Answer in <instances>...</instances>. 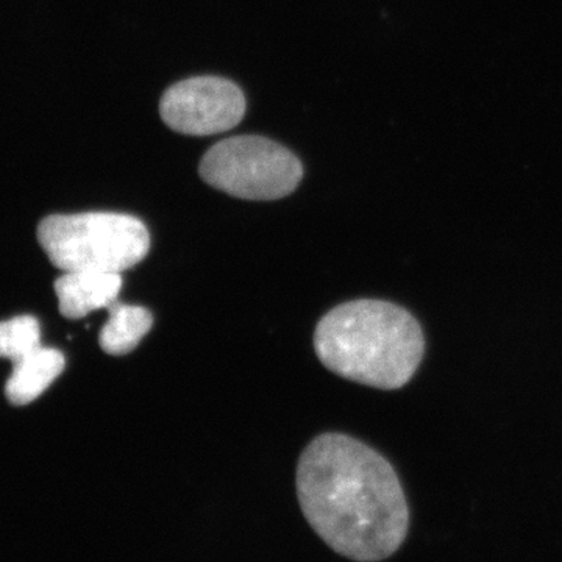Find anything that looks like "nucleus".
Wrapping results in <instances>:
<instances>
[{
  "mask_svg": "<svg viewBox=\"0 0 562 562\" xmlns=\"http://www.w3.org/2000/svg\"><path fill=\"white\" fill-rule=\"evenodd\" d=\"M295 484L310 527L344 558L387 560L408 536L409 506L397 472L358 439L339 432L314 439L299 460Z\"/></svg>",
  "mask_w": 562,
  "mask_h": 562,
  "instance_id": "obj_1",
  "label": "nucleus"
},
{
  "mask_svg": "<svg viewBox=\"0 0 562 562\" xmlns=\"http://www.w3.org/2000/svg\"><path fill=\"white\" fill-rule=\"evenodd\" d=\"M314 349L328 371L350 382L401 390L425 355L419 321L401 305L376 299L342 303L314 331Z\"/></svg>",
  "mask_w": 562,
  "mask_h": 562,
  "instance_id": "obj_2",
  "label": "nucleus"
},
{
  "mask_svg": "<svg viewBox=\"0 0 562 562\" xmlns=\"http://www.w3.org/2000/svg\"><path fill=\"white\" fill-rule=\"evenodd\" d=\"M38 241L61 272L122 273L150 249V235L138 217L111 211L54 214L41 221Z\"/></svg>",
  "mask_w": 562,
  "mask_h": 562,
  "instance_id": "obj_3",
  "label": "nucleus"
},
{
  "mask_svg": "<svg viewBox=\"0 0 562 562\" xmlns=\"http://www.w3.org/2000/svg\"><path fill=\"white\" fill-rule=\"evenodd\" d=\"M210 187L246 201H277L302 181V162L286 147L261 136L220 140L199 168Z\"/></svg>",
  "mask_w": 562,
  "mask_h": 562,
  "instance_id": "obj_4",
  "label": "nucleus"
},
{
  "mask_svg": "<svg viewBox=\"0 0 562 562\" xmlns=\"http://www.w3.org/2000/svg\"><path fill=\"white\" fill-rule=\"evenodd\" d=\"M161 120L181 135L209 136L232 131L246 114L238 85L221 77H194L162 94Z\"/></svg>",
  "mask_w": 562,
  "mask_h": 562,
  "instance_id": "obj_5",
  "label": "nucleus"
},
{
  "mask_svg": "<svg viewBox=\"0 0 562 562\" xmlns=\"http://www.w3.org/2000/svg\"><path fill=\"white\" fill-rule=\"evenodd\" d=\"M121 288L122 277L117 272L69 271L55 281L58 308L68 319H81L109 308L117 301Z\"/></svg>",
  "mask_w": 562,
  "mask_h": 562,
  "instance_id": "obj_6",
  "label": "nucleus"
},
{
  "mask_svg": "<svg viewBox=\"0 0 562 562\" xmlns=\"http://www.w3.org/2000/svg\"><path fill=\"white\" fill-rule=\"evenodd\" d=\"M65 357L60 350L40 347L29 357L14 362L5 395L13 405H29L50 386L65 371Z\"/></svg>",
  "mask_w": 562,
  "mask_h": 562,
  "instance_id": "obj_7",
  "label": "nucleus"
},
{
  "mask_svg": "<svg viewBox=\"0 0 562 562\" xmlns=\"http://www.w3.org/2000/svg\"><path fill=\"white\" fill-rule=\"evenodd\" d=\"M109 321L103 325L99 344L105 353L113 357L131 353L150 331L154 317L143 306L114 302L109 306Z\"/></svg>",
  "mask_w": 562,
  "mask_h": 562,
  "instance_id": "obj_8",
  "label": "nucleus"
},
{
  "mask_svg": "<svg viewBox=\"0 0 562 562\" xmlns=\"http://www.w3.org/2000/svg\"><path fill=\"white\" fill-rule=\"evenodd\" d=\"M41 346L40 322L33 316H18L0 322V358L14 362L29 357Z\"/></svg>",
  "mask_w": 562,
  "mask_h": 562,
  "instance_id": "obj_9",
  "label": "nucleus"
}]
</instances>
